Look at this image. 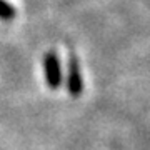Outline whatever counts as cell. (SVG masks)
Returning <instances> with one entry per match:
<instances>
[{
    "instance_id": "3",
    "label": "cell",
    "mask_w": 150,
    "mask_h": 150,
    "mask_svg": "<svg viewBox=\"0 0 150 150\" xmlns=\"http://www.w3.org/2000/svg\"><path fill=\"white\" fill-rule=\"evenodd\" d=\"M15 13V7H12L7 0H0V18L2 20H12Z\"/></svg>"
},
{
    "instance_id": "2",
    "label": "cell",
    "mask_w": 150,
    "mask_h": 150,
    "mask_svg": "<svg viewBox=\"0 0 150 150\" xmlns=\"http://www.w3.org/2000/svg\"><path fill=\"white\" fill-rule=\"evenodd\" d=\"M43 67H45V79L52 90H57L62 83V70H60V60L55 50L47 52L43 59Z\"/></svg>"
},
{
    "instance_id": "1",
    "label": "cell",
    "mask_w": 150,
    "mask_h": 150,
    "mask_svg": "<svg viewBox=\"0 0 150 150\" xmlns=\"http://www.w3.org/2000/svg\"><path fill=\"white\" fill-rule=\"evenodd\" d=\"M67 88L72 97H79L83 92V79L80 72V64L75 57V54H70L69 65H67Z\"/></svg>"
}]
</instances>
